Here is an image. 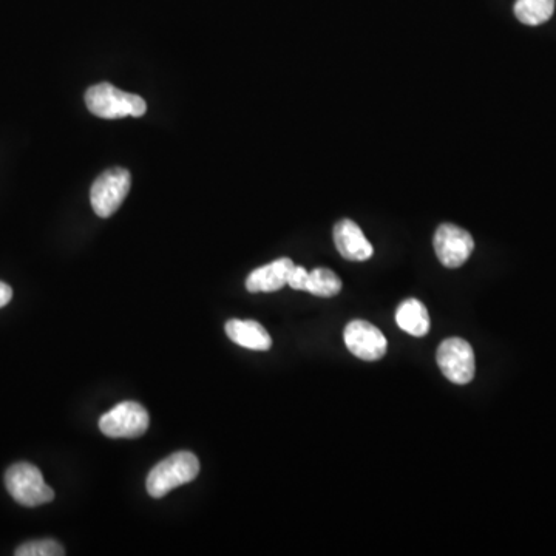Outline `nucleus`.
Masks as SVG:
<instances>
[{"label": "nucleus", "instance_id": "9b49d317", "mask_svg": "<svg viewBox=\"0 0 556 556\" xmlns=\"http://www.w3.org/2000/svg\"><path fill=\"white\" fill-rule=\"evenodd\" d=\"M226 334L232 342L254 351L271 350L272 339L268 331L255 320H229Z\"/></svg>", "mask_w": 556, "mask_h": 556}, {"label": "nucleus", "instance_id": "4468645a", "mask_svg": "<svg viewBox=\"0 0 556 556\" xmlns=\"http://www.w3.org/2000/svg\"><path fill=\"white\" fill-rule=\"evenodd\" d=\"M305 291L317 297H334L342 291V280L331 269L316 268L309 272Z\"/></svg>", "mask_w": 556, "mask_h": 556}, {"label": "nucleus", "instance_id": "7ed1b4c3", "mask_svg": "<svg viewBox=\"0 0 556 556\" xmlns=\"http://www.w3.org/2000/svg\"><path fill=\"white\" fill-rule=\"evenodd\" d=\"M5 485L14 501L21 506L38 507L55 499V492L45 484L41 470L28 462H17L8 468Z\"/></svg>", "mask_w": 556, "mask_h": 556}, {"label": "nucleus", "instance_id": "39448f33", "mask_svg": "<svg viewBox=\"0 0 556 556\" xmlns=\"http://www.w3.org/2000/svg\"><path fill=\"white\" fill-rule=\"evenodd\" d=\"M150 416L138 402H121L99 419V430L113 439L141 438L149 428Z\"/></svg>", "mask_w": 556, "mask_h": 556}, {"label": "nucleus", "instance_id": "f3484780", "mask_svg": "<svg viewBox=\"0 0 556 556\" xmlns=\"http://www.w3.org/2000/svg\"><path fill=\"white\" fill-rule=\"evenodd\" d=\"M13 299V289L7 283L0 282V308H4Z\"/></svg>", "mask_w": 556, "mask_h": 556}, {"label": "nucleus", "instance_id": "0eeeda50", "mask_svg": "<svg viewBox=\"0 0 556 556\" xmlns=\"http://www.w3.org/2000/svg\"><path fill=\"white\" fill-rule=\"evenodd\" d=\"M433 243L439 262L450 269L461 268L475 249V241L470 232L450 223L439 226Z\"/></svg>", "mask_w": 556, "mask_h": 556}, {"label": "nucleus", "instance_id": "f257e3e1", "mask_svg": "<svg viewBox=\"0 0 556 556\" xmlns=\"http://www.w3.org/2000/svg\"><path fill=\"white\" fill-rule=\"evenodd\" d=\"M200 473V461L190 451H178L156 464L147 476V492L152 498H164L180 485L194 481Z\"/></svg>", "mask_w": 556, "mask_h": 556}, {"label": "nucleus", "instance_id": "f8f14e48", "mask_svg": "<svg viewBox=\"0 0 556 556\" xmlns=\"http://www.w3.org/2000/svg\"><path fill=\"white\" fill-rule=\"evenodd\" d=\"M396 322L405 333L414 337L427 336L430 331V316L424 303L416 299H408L396 312Z\"/></svg>", "mask_w": 556, "mask_h": 556}, {"label": "nucleus", "instance_id": "6e6552de", "mask_svg": "<svg viewBox=\"0 0 556 556\" xmlns=\"http://www.w3.org/2000/svg\"><path fill=\"white\" fill-rule=\"evenodd\" d=\"M345 345L354 356L376 362L387 354V339L376 326L363 320H353L343 331Z\"/></svg>", "mask_w": 556, "mask_h": 556}, {"label": "nucleus", "instance_id": "423d86ee", "mask_svg": "<svg viewBox=\"0 0 556 556\" xmlns=\"http://www.w3.org/2000/svg\"><path fill=\"white\" fill-rule=\"evenodd\" d=\"M436 359L442 374L453 384L465 385L475 377V353L467 340L459 337L444 340L439 345Z\"/></svg>", "mask_w": 556, "mask_h": 556}, {"label": "nucleus", "instance_id": "9d476101", "mask_svg": "<svg viewBox=\"0 0 556 556\" xmlns=\"http://www.w3.org/2000/svg\"><path fill=\"white\" fill-rule=\"evenodd\" d=\"M291 258H280L269 265L255 269L246 278V288L249 292H275L288 285V277L294 268Z\"/></svg>", "mask_w": 556, "mask_h": 556}, {"label": "nucleus", "instance_id": "2eb2a0df", "mask_svg": "<svg viewBox=\"0 0 556 556\" xmlns=\"http://www.w3.org/2000/svg\"><path fill=\"white\" fill-rule=\"evenodd\" d=\"M16 556H62L65 555L64 547L55 540L30 541L17 547Z\"/></svg>", "mask_w": 556, "mask_h": 556}, {"label": "nucleus", "instance_id": "dca6fc26", "mask_svg": "<svg viewBox=\"0 0 556 556\" xmlns=\"http://www.w3.org/2000/svg\"><path fill=\"white\" fill-rule=\"evenodd\" d=\"M309 272L306 271L302 266H294L292 268L291 274L288 277V285L292 289H297V291H305L306 283H308Z\"/></svg>", "mask_w": 556, "mask_h": 556}, {"label": "nucleus", "instance_id": "20e7f679", "mask_svg": "<svg viewBox=\"0 0 556 556\" xmlns=\"http://www.w3.org/2000/svg\"><path fill=\"white\" fill-rule=\"evenodd\" d=\"M132 177L123 167H112L102 172L90 190V201L98 217L109 218L118 211L119 206L129 194Z\"/></svg>", "mask_w": 556, "mask_h": 556}, {"label": "nucleus", "instance_id": "ddd939ff", "mask_svg": "<svg viewBox=\"0 0 556 556\" xmlns=\"http://www.w3.org/2000/svg\"><path fill=\"white\" fill-rule=\"evenodd\" d=\"M555 13V0H516L515 16L530 27L544 24Z\"/></svg>", "mask_w": 556, "mask_h": 556}, {"label": "nucleus", "instance_id": "f03ea898", "mask_svg": "<svg viewBox=\"0 0 556 556\" xmlns=\"http://www.w3.org/2000/svg\"><path fill=\"white\" fill-rule=\"evenodd\" d=\"M85 104L87 109L104 119H119L126 116L141 118L147 112V104L141 96L123 92L116 89L109 82L92 85L85 92Z\"/></svg>", "mask_w": 556, "mask_h": 556}, {"label": "nucleus", "instance_id": "1a4fd4ad", "mask_svg": "<svg viewBox=\"0 0 556 556\" xmlns=\"http://www.w3.org/2000/svg\"><path fill=\"white\" fill-rule=\"evenodd\" d=\"M333 235L337 251L346 260L365 262L368 258L373 257V245L365 237L359 224L354 223L353 220H348V218L340 220L334 226Z\"/></svg>", "mask_w": 556, "mask_h": 556}]
</instances>
